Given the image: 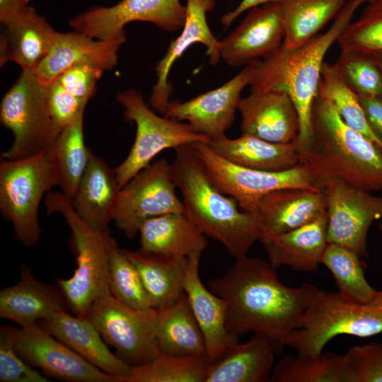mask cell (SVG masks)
Returning <instances> with one entry per match:
<instances>
[{"mask_svg": "<svg viewBox=\"0 0 382 382\" xmlns=\"http://www.w3.org/2000/svg\"><path fill=\"white\" fill-rule=\"evenodd\" d=\"M236 260L223 276L209 282V289L228 304V330L238 338L248 332L264 337L281 355L317 287L311 283L283 284L275 269L260 258L245 255Z\"/></svg>", "mask_w": 382, "mask_h": 382, "instance_id": "obj_1", "label": "cell"}, {"mask_svg": "<svg viewBox=\"0 0 382 382\" xmlns=\"http://www.w3.org/2000/svg\"><path fill=\"white\" fill-rule=\"evenodd\" d=\"M357 8L352 0H348L327 31L294 48L282 43L270 56L251 64L250 91H283L291 98L299 119V132L295 142L301 155L311 144L312 108L318 95L324 57L351 22Z\"/></svg>", "mask_w": 382, "mask_h": 382, "instance_id": "obj_2", "label": "cell"}, {"mask_svg": "<svg viewBox=\"0 0 382 382\" xmlns=\"http://www.w3.org/2000/svg\"><path fill=\"white\" fill-rule=\"evenodd\" d=\"M175 151L171 171L183 196L185 215L205 236L223 244L236 259L247 255L261 238L257 215L243 211L235 199L219 188L193 144Z\"/></svg>", "mask_w": 382, "mask_h": 382, "instance_id": "obj_3", "label": "cell"}, {"mask_svg": "<svg viewBox=\"0 0 382 382\" xmlns=\"http://www.w3.org/2000/svg\"><path fill=\"white\" fill-rule=\"evenodd\" d=\"M311 133L301 163L314 178H335L368 192L382 190V149L349 127L318 94L312 108Z\"/></svg>", "mask_w": 382, "mask_h": 382, "instance_id": "obj_4", "label": "cell"}, {"mask_svg": "<svg viewBox=\"0 0 382 382\" xmlns=\"http://www.w3.org/2000/svg\"><path fill=\"white\" fill-rule=\"evenodd\" d=\"M45 204L48 214L59 213L65 219L76 255L74 274L68 279L58 278L57 286L73 314L86 316L93 303L110 291L109 257L114 238L110 231L86 224L61 192H49Z\"/></svg>", "mask_w": 382, "mask_h": 382, "instance_id": "obj_5", "label": "cell"}, {"mask_svg": "<svg viewBox=\"0 0 382 382\" xmlns=\"http://www.w3.org/2000/svg\"><path fill=\"white\" fill-rule=\"evenodd\" d=\"M382 332V290L367 303L352 301L338 291L316 289L299 328L286 346L299 354H318L338 335L367 337Z\"/></svg>", "mask_w": 382, "mask_h": 382, "instance_id": "obj_6", "label": "cell"}, {"mask_svg": "<svg viewBox=\"0 0 382 382\" xmlns=\"http://www.w3.org/2000/svg\"><path fill=\"white\" fill-rule=\"evenodd\" d=\"M58 184V171L47 151L18 160L1 158L0 210L22 245L32 247L38 243L39 205L44 195Z\"/></svg>", "mask_w": 382, "mask_h": 382, "instance_id": "obj_7", "label": "cell"}, {"mask_svg": "<svg viewBox=\"0 0 382 382\" xmlns=\"http://www.w3.org/2000/svg\"><path fill=\"white\" fill-rule=\"evenodd\" d=\"M1 123L13 136L11 147L1 158L18 160L43 153L62 132L52 118L48 86L32 71L22 70L18 80L2 98Z\"/></svg>", "mask_w": 382, "mask_h": 382, "instance_id": "obj_8", "label": "cell"}, {"mask_svg": "<svg viewBox=\"0 0 382 382\" xmlns=\"http://www.w3.org/2000/svg\"><path fill=\"white\" fill-rule=\"evenodd\" d=\"M116 100L125 110L124 118L134 122L137 127L135 139L129 154L114 168L120 189L150 165L153 158L163 150L210 141L186 122L156 115L135 89L117 93Z\"/></svg>", "mask_w": 382, "mask_h": 382, "instance_id": "obj_9", "label": "cell"}, {"mask_svg": "<svg viewBox=\"0 0 382 382\" xmlns=\"http://www.w3.org/2000/svg\"><path fill=\"white\" fill-rule=\"evenodd\" d=\"M85 317L131 367L147 364L161 354L156 338L155 308L130 307L108 291L93 303Z\"/></svg>", "mask_w": 382, "mask_h": 382, "instance_id": "obj_10", "label": "cell"}, {"mask_svg": "<svg viewBox=\"0 0 382 382\" xmlns=\"http://www.w3.org/2000/svg\"><path fill=\"white\" fill-rule=\"evenodd\" d=\"M193 147L219 188L235 199L245 212L256 214L260 199L278 189L320 190L311 171L303 163L283 171L257 170L226 161L214 153L206 142L195 143Z\"/></svg>", "mask_w": 382, "mask_h": 382, "instance_id": "obj_11", "label": "cell"}, {"mask_svg": "<svg viewBox=\"0 0 382 382\" xmlns=\"http://www.w3.org/2000/svg\"><path fill=\"white\" fill-rule=\"evenodd\" d=\"M176 188L171 163L164 158L151 163L120 190L112 221L128 238H133L146 220L168 213H183Z\"/></svg>", "mask_w": 382, "mask_h": 382, "instance_id": "obj_12", "label": "cell"}, {"mask_svg": "<svg viewBox=\"0 0 382 382\" xmlns=\"http://www.w3.org/2000/svg\"><path fill=\"white\" fill-rule=\"evenodd\" d=\"M315 179L325 199L328 243L366 257L369 230L375 221L382 219V197L374 196L335 178Z\"/></svg>", "mask_w": 382, "mask_h": 382, "instance_id": "obj_13", "label": "cell"}, {"mask_svg": "<svg viewBox=\"0 0 382 382\" xmlns=\"http://www.w3.org/2000/svg\"><path fill=\"white\" fill-rule=\"evenodd\" d=\"M186 15V5L180 0H121L112 6L90 8L72 18L69 25L93 38L111 40L125 36V25L134 21L173 32L183 27Z\"/></svg>", "mask_w": 382, "mask_h": 382, "instance_id": "obj_14", "label": "cell"}, {"mask_svg": "<svg viewBox=\"0 0 382 382\" xmlns=\"http://www.w3.org/2000/svg\"><path fill=\"white\" fill-rule=\"evenodd\" d=\"M14 347L31 366L47 377L69 382H117L88 362L39 323L12 327Z\"/></svg>", "mask_w": 382, "mask_h": 382, "instance_id": "obj_15", "label": "cell"}, {"mask_svg": "<svg viewBox=\"0 0 382 382\" xmlns=\"http://www.w3.org/2000/svg\"><path fill=\"white\" fill-rule=\"evenodd\" d=\"M253 65L243 69L222 86L185 102L170 101L163 116L189 124L210 140L226 135L231 127L241 91L248 85Z\"/></svg>", "mask_w": 382, "mask_h": 382, "instance_id": "obj_16", "label": "cell"}, {"mask_svg": "<svg viewBox=\"0 0 382 382\" xmlns=\"http://www.w3.org/2000/svg\"><path fill=\"white\" fill-rule=\"evenodd\" d=\"M284 38L279 4L269 3L248 10L242 22L219 40V52L229 66H245L274 53Z\"/></svg>", "mask_w": 382, "mask_h": 382, "instance_id": "obj_17", "label": "cell"}, {"mask_svg": "<svg viewBox=\"0 0 382 382\" xmlns=\"http://www.w3.org/2000/svg\"><path fill=\"white\" fill-rule=\"evenodd\" d=\"M215 4L216 0H187V15L183 30L171 41L166 54L155 68L157 81L149 103L163 115L170 103V96L173 91L172 84L168 80L170 69L189 47L195 43L203 44L212 66L221 59L219 40L213 35L207 20V13L214 9Z\"/></svg>", "mask_w": 382, "mask_h": 382, "instance_id": "obj_18", "label": "cell"}, {"mask_svg": "<svg viewBox=\"0 0 382 382\" xmlns=\"http://www.w3.org/2000/svg\"><path fill=\"white\" fill-rule=\"evenodd\" d=\"M243 134L276 143L296 140L299 119L296 107L285 91H250L238 105Z\"/></svg>", "mask_w": 382, "mask_h": 382, "instance_id": "obj_19", "label": "cell"}, {"mask_svg": "<svg viewBox=\"0 0 382 382\" xmlns=\"http://www.w3.org/2000/svg\"><path fill=\"white\" fill-rule=\"evenodd\" d=\"M125 36L111 40L93 38L74 30L59 33L48 54L33 71L37 78L48 86L69 68L89 64L104 71L117 64V52Z\"/></svg>", "mask_w": 382, "mask_h": 382, "instance_id": "obj_20", "label": "cell"}, {"mask_svg": "<svg viewBox=\"0 0 382 382\" xmlns=\"http://www.w3.org/2000/svg\"><path fill=\"white\" fill-rule=\"evenodd\" d=\"M1 23V66L11 61L22 70L34 71L48 54L58 32L28 5Z\"/></svg>", "mask_w": 382, "mask_h": 382, "instance_id": "obj_21", "label": "cell"}, {"mask_svg": "<svg viewBox=\"0 0 382 382\" xmlns=\"http://www.w3.org/2000/svg\"><path fill=\"white\" fill-rule=\"evenodd\" d=\"M325 212V199L320 190L286 187L270 192L260 199L256 209L260 240L304 226Z\"/></svg>", "mask_w": 382, "mask_h": 382, "instance_id": "obj_22", "label": "cell"}, {"mask_svg": "<svg viewBox=\"0 0 382 382\" xmlns=\"http://www.w3.org/2000/svg\"><path fill=\"white\" fill-rule=\"evenodd\" d=\"M200 257L187 258L184 291L192 312L202 332L207 349V359L212 364L219 359L231 347L239 342L226 325V301L208 289L200 279Z\"/></svg>", "mask_w": 382, "mask_h": 382, "instance_id": "obj_23", "label": "cell"}, {"mask_svg": "<svg viewBox=\"0 0 382 382\" xmlns=\"http://www.w3.org/2000/svg\"><path fill=\"white\" fill-rule=\"evenodd\" d=\"M37 323L88 362L115 377L117 382L129 374L131 366L110 351L86 317L71 315L62 308Z\"/></svg>", "mask_w": 382, "mask_h": 382, "instance_id": "obj_24", "label": "cell"}, {"mask_svg": "<svg viewBox=\"0 0 382 382\" xmlns=\"http://www.w3.org/2000/svg\"><path fill=\"white\" fill-rule=\"evenodd\" d=\"M67 306L57 286L37 279L30 269H21L19 280L0 291V317L28 327Z\"/></svg>", "mask_w": 382, "mask_h": 382, "instance_id": "obj_25", "label": "cell"}, {"mask_svg": "<svg viewBox=\"0 0 382 382\" xmlns=\"http://www.w3.org/2000/svg\"><path fill=\"white\" fill-rule=\"evenodd\" d=\"M120 190L115 169L92 152L71 202L76 214L89 226L109 231Z\"/></svg>", "mask_w": 382, "mask_h": 382, "instance_id": "obj_26", "label": "cell"}, {"mask_svg": "<svg viewBox=\"0 0 382 382\" xmlns=\"http://www.w3.org/2000/svg\"><path fill=\"white\" fill-rule=\"evenodd\" d=\"M139 233L140 249L170 257H201L207 247L206 236L184 212L150 218Z\"/></svg>", "mask_w": 382, "mask_h": 382, "instance_id": "obj_27", "label": "cell"}, {"mask_svg": "<svg viewBox=\"0 0 382 382\" xmlns=\"http://www.w3.org/2000/svg\"><path fill=\"white\" fill-rule=\"evenodd\" d=\"M326 212L315 221L277 236L261 240L274 269L288 266L315 272L328 245Z\"/></svg>", "mask_w": 382, "mask_h": 382, "instance_id": "obj_28", "label": "cell"}, {"mask_svg": "<svg viewBox=\"0 0 382 382\" xmlns=\"http://www.w3.org/2000/svg\"><path fill=\"white\" fill-rule=\"evenodd\" d=\"M207 144L214 153L226 161L250 169L277 172L301 163V154L295 141L271 142L242 134L236 139L225 135Z\"/></svg>", "mask_w": 382, "mask_h": 382, "instance_id": "obj_29", "label": "cell"}, {"mask_svg": "<svg viewBox=\"0 0 382 382\" xmlns=\"http://www.w3.org/2000/svg\"><path fill=\"white\" fill-rule=\"evenodd\" d=\"M275 350L265 337L254 335L231 347L209 364L205 382H266L274 366Z\"/></svg>", "mask_w": 382, "mask_h": 382, "instance_id": "obj_30", "label": "cell"}, {"mask_svg": "<svg viewBox=\"0 0 382 382\" xmlns=\"http://www.w3.org/2000/svg\"><path fill=\"white\" fill-rule=\"evenodd\" d=\"M156 338L161 353L205 357V340L184 292L170 304L156 309Z\"/></svg>", "mask_w": 382, "mask_h": 382, "instance_id": "obj_31", "label": "cell"}, {"mask_svg": "<svg viewBox=\"0 0 382 382\" xmlns=\"http://www.w3.org/2000/svg\"><path fill=\"white\" fill-rule=\"evenodd\" d=\"M125 250L139 273L153 308L170 304L185 292L187 258L167 257L140 248Z\"/></svg>", "mask_w": 382, "mask_h": 382, "instance_id": "obj_32", "label": "cell"}, {"mask_svg": "<svg viewBox=\"0 0 382 382\" xmlns=\"http://www.w3.org/2000/svg\"><path fill=\"white\" fill-rule=\"evenodd\" d=\"M348 0H281L284 26L283 45H301L320 30L343 8Z\"/></svg>", "mask_w": 382, "mask_h": 382, "instance_id": "obj_33", "label": "cell"}, {"mask_svg": "<svg viewBox=\"0 0 382 382\" xmlns=\"http://www.w3.org/2000/svg\"><path fill=\"white\" fill-rule=\"evenodd\" d=\"M83 125V115L63 129L47 150L58 171V186L70 201L74 197L92 154L85 144Z\"/></svg>", "mask_w": 382, "mask_h": 382, "instance_id": "obj_34", "label": "cell"}, {"mask_svg": "<svg viewBox=\"0 0 382 382\" xmlns=\"http://www.w3.org/2000/svg\"><path fill=\"white\" fill-rule=\"evenodd\" d=\"M268 381L347 382L343 355L323 351L285 356L274 365Z\"/></svg>", "mask_w": 382, "mask_h": 382, "instance_id": "obj_35", "label": "cell"}, {"mask_svg": "<svg viewBox=\"0 0 382 382\" xmlns=\"http://www.w3.org/2000/svg\"><path fill=\"white\" fill-rule=\"evenodd\" d=\"M360 257L347 248L328 243L320 264L330 270L342 296L354 302L367 303L376 297L378 290L366 280Z\"/></svg>", "mask_w": 382, "mask_h": 382, "instance_id": "obj_36", "label": "cell"}, {"mask_svg": "<svg viewBox=\"0 0 382 382\" xmlns=\"http://www.w3.org/2000/svg\"><path fill=\"white\" fill-rule=\"evenodd\" d=\"M318 94L330 102L349 127L382 149L381 142L367 122L359 95L345 83L335 62H323Z\"/></svg>", "mask_w": 382, "mask_h": 382, "instance_id": "obj_37", "label": "cell"}, {"mask_svg": "<svg viewBox=\"0 0 382 382\" xmlns=\"http://www.w3.org/2000/svg\"><path fill=\"white\" fill-rule=\"evenodd\" d=\"M209 364L205 357L161 353L147 364L131 367L122 382H205Z\"/></svg>", "mask_w": 382, "mask_h": 382, "instance_id": "obj_38", "label": "cell"}, {"mask_svg": "<svg viewBox=\"0 0 382 382\" xmlns=\"http://www.w3.org/2000/svg\"><path fill=\"white\" fill-rule=\"evenodd\" d=\"M109 289L117 299L130 307L152 308L137 267L115 239L110 250Z\"/></svg>", "mask_w": 382, "mask_h": 382, "instance_id": "obj_39", "label": "cell"}, {"mask_svg": "<svg viewBox=\"0 0 382 382\" xmlns=\"http://www.w3.org/2000/svg\"><path fill=\"white\" fill-rule=\"evenodd\" d=\"M359 17L337 38L341 50L371 55L382 54V0H369Z\"/></svg>", "mask_w": 382, "mask_h": 382, "instance_id": "obj_40", "label": "cell"}, {"mask_svg": "<svg viewBox=\"0 0 382 382\" xmlns=\"http://www.w3.org/2000/svg\"><path fill=\"white\" fill-rule=\"evenodd\" d=\"M335 64L345 83L357 94L382 96V70L374 55L344 50Z\"/></svg>", "mask_w": 382, "mask_h": 382, "instance_id": "obj_41", "label": "cell"}, {"mask_svg": "<svg viewBox=\"0 0 382 382\" xmlns=\"http://www.w3.org/2000/svg\"><path fill=\"white\" fill-rule=\"evenodd\" d=\"M343 361L347 382H382V343L352 346Z\"/></svg>", "mask_w": 382, "mask_h": 382, "instance_id": "obj_42", "label": "cell"}, {"mask_svg": "<svg viewBox=\"0 0 382 382\" xmlns=\"http://www.w3.org/2000/svg\"><path fill=\"white\" fill-rule=\"evenodd\" d=\"M0 381H51L18 354L13 342L12 327L6 325L1 326L0 329Z\"/></svg>", "mask_w": 382, "mask_h": 382, "instance_id": "obj_43", "label": "cell"}, {"mask_svg": "<svg viewBox=\"0 0 382 382\" xmlns=\"http://www.w3.org/2000/svg\"><path fill=\"white\" fill-rule=\"evenodd\" d=\"M48 97L52 118L61 131L83 115L88 103L69 93L57 79L48 85Z\"/></svg>", "mask_w": 382, "mask_h": 382, "instance_id": "obj_44", "label": "cell"}, {"mask_svg": "<svg viewBox=\"0 0 382 382\" xmlns=\"http://www.w3.org/2000/svg\"><path fill=\"white\" fill-rule=\"evenodd\" d=\"M104 70L89 64L71 66L56 79L69 93L88 101L94 95L97 81Z\"/></svg>", "mask_w": 382, "mask_h": 382, "instance_id": "obj_45", "label": "cell"}, {"mask_svg": "<svg viewBox=\"0 0 382 382\" xmlns=\"http://www.w3.org/2000/svg\"><path fill=\"white\" fill-rule=\"evenodd\" d=\"M358 95L367 122L382 144V96Z\"/></svg>", "mask_w": 382, "mask_h": 382, "instance_id": "obj_46", "label": "cell"}, {"mask_svg": "<svg viewBox=\"0 0 382 382\" xmlns=\"http://www.w3.org/2000/svg\"><path fill=\"white\" fill-rule=\"evenodd\" d=\"M281 0H242L241 3L232 11L223 15L221 22L223 25L228 27L236 18L245 11L252 8L269 3L280 2Z\"/></svg>", "mask_w": 382, "mask_h": 382, "instance_id": "obj_47", "label": "cell"}, {"mask_svg": "<svg viewBox=\"0 0 382 382\" xmlns=\"http://www.w3.org/2000/svg\"><path fill=\"white\" fill-rule=\"evenodd\" d=\"M26 5V0H0V21L14 15Z\"/></svg>", "mask_w": 382, "mask_h": 382, "instance_id": "obj_48", "label": "cell"}, {"mask_svg": "<svg viewBox=\"0 0 382 382\" xmlns=\"http://www.w3.org/2000/svg\"><path fill=\"white\" fill-rule=\"evenodd\" d=\"M382 70V54L374 55Z\"/></svg>", "mask_w": 382, "mask_h": 382, "instance_id": "obj_49", "label": "cell"}, {"mask_svg": "<svg viewBox=\"0 0 382 382\" xmlns=\"http://www.w3.org/2000/svg\"><path fill=\"white\" fill-rule=\"evenodd\" d=\"M355 5L359 7L361 4L366 3V1L369 0H352Z\"/></svg>", "mask_w": 382, "mask_h": 382, "instance_id": "obj_50", "label": "cell"}, {"mask_svg": "<svg viewBox=\"0 0 382 382\" xmlns=\"http://www.w3.org/2000/svg\"><path fill=\"white\" fill-rule=\"evenodd\" d=\"M379 228H380L381 230H382V221L381 222V224H380V225H379Z\"/></svg>", "mask_w": 382, "mask_h": 382, "instance_id": "obj_51", "label": "cell"}, {"mask_svg": "<svg viewBox=\"0 0 382 382\" xmlns=\"http://www.w3.org/2000/svg\"><path fill=\"white\" fill-rule=\"evenodd\" d=\"M28 2L30 1V0H26Z\"/></svg>", "mask_w": 382, "mask_h": 382, "instance_id": "obj_52", "label": "cell"}]
</instances>
